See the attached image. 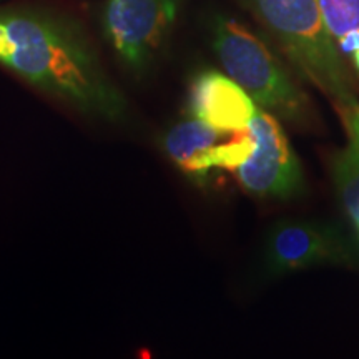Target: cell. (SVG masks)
<instances>
[{"label":"cell","mask_w":359,"mask_h":359,"mask_svg":"<svg viewBox=\"0 0 359 359\" xmlns=\"http://www.w3.org/2000/svg\"><path fill=\"white\" fill-rule=\"evenodd\" d=\"M0 65L85 115L127 116V100L103 72L80 27L35 7L0 8Z\"/></svg>","instance_id":"cell-1"},{"label":"cell","mask_w":359,"mask_h":359,"mask_svg":"<svg viewBox=\"0 0 359 359\" xmlns=\"http://www.w3.org/2000/svg\"><path fill=\"white\" fill-rule=\"evenodd\" d=\"M283 52L341 115L358 103L343 55L327 32L318 0H248Z\"/></svg>","instance_id":"cell-2"},{"label":"cell","mask_w":359,"mask_h":359,"mask_svg":"<svg viewBox=\"0 0 359 359\" xmlns=\"http://www.w3.org/2000/svg\"><path fill=\"white\" fill-rule=\"evenodd\" d=\"M213 50L226 75L241 85L263 110L286 122H306V95L296 87L271 48L241 22L230 17H218L213 22Z\"/></svg>","instance_id":"cell-3"},{"label":"cell","mask_w":359,"mask_h":359,"mask_svg":"<svg viewBox=\"0 0 359 359\" xmlns=\"http://www.w3.org/2000/svg\"><path fill=\"white\" fill-rule=\"evenodd\" d=\"M178 8L180 0H105L103 35L122 64L142 74L163 47Z\"/></svg>","instance_id":"cell-4"},{"label":"cell","mask_w":359,"mask_h":359,"mask_svg":"<svg viewBox=\"0 0 359 359\" xmlns=\"http://www.w3.org/2000/svg\"><path fill=\"white\" fill-rule=\"evenodd\" d=\"M163 148L180 172L193 182L205 183L213 170L235 172L241 167L253 154L255 138L250 127L224 132L191 116L165 135Z\"/></svg>","instance_id":"cell-5"},{"label":"cell","mask_w":359,"mask_h":359,"mask_svg":"<svg viewBox=\"0 0 359 359\" xmlns=\"http://www.w3.org/2000/svg\"><path fill=\"white\" fill-rule=\"evenodd\" d=\"M255 150L241 167L236 180L245 191L259 198H290L302 190L303 172L280 122L258 109L250 123Z\"/></svg>","instance_id":"cell-6"},{"label":"cell","mask_w":359,"mask_h":359,"mask_svg":"<svg viewBox=\"0 0 359 359\" xmlns=\"http://www.w3.org/2000/svg\"><path fill=\"white\" fill-rule=\"evenodd\" d=\"M188 110L191 116L215 128L238 132L250 127L258 109L253 98L230 75L203 70L190 83Z\"/></svg>","instance_id":"cell-7"},{"label":"cell","mask_w":359,"mask_h":359,"mask_svg":"<svg viewBox=\"0 0 359 359\" xmlns=\"http://www.w3.org/2000/svg\"><path fill=\"white\" fill-rule=\"evenodd\" d=\"M341 257V245L326 228L309 222H285L269 233L266 263L273 273L298 271Z\"/></svg>","instance_id":"cell-8"},{"label":"cell","mask_w":359,"mask_h":359,"mask_svg":"<svg viewBox=\"0 0 359 359\" xmlns=\"http://www.w3.org/2000/svg\"><path fill=\"white\" fill-rule=\"evenodd\" d=\"M326 29L359 77V0H318Z\"/></svg>","instance_id":"cell-9"},{"label":"cell","mask_w":359,"mask_h":359,"mask_svg":"<svg viewBox=\"0 0 359 359\" xmlns=\"http://www.w3.org/2000/svg\"><path fill=\"white\" fill-rule=\"evenodd\" d=\"M333 177L348 217L359 233V154L351 143L334 158Z\"/></svg>","instance_id":"cell-10"},{"label":"cell","mask_w":359,"mask_h":359,"mask_svg":"<svg viewBox=\"0 0 359 359\" xmlns=\"http://www.w3.org/2000/svg\"><path fill=\"white\" fill-rule=\"evenodd\" d=\"M349 143H351V145H353L354 148H356V151L359 154V143H358V142H353V140H349Z\"/></svg>","instance_id":"cell-11"}]
</instances>
